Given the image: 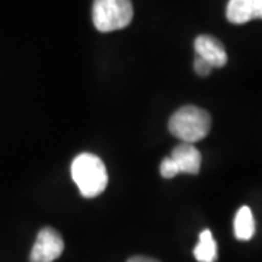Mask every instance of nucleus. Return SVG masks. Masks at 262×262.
<instances>
[{
    "label": "nucleus",
    "mask_w": 262,
    "mask_h": 262,
    "mask_svg": "<svg viewBox=\"0 0 262 262\" xmlns=\"http://www.w3.org/2000/svg\"><path fill=\"white\" fill-rule=\"evenodd\" d=\"M72 178L86 198L102 194L108 185V172L103 162L92 153L76 156L72 163Z\"/></svg>",
    "instance_id": "1"
},
{
    "label": "nucleus",
    "mask_w": 262,
    "mask_h": 262,
    "mask_svg": "<svg viewBox=\"0 0 262 262\" xmlns=\"http://www.w3.org/2000/svg\"><path fill=\"white\" fill-rule=\"evenodd\" d=\"M211 128V117L206 110L194 105L179 108L169 120V131L184 143L203 140Z\"/></svg>",
    "instance_id": "2"
},
{
    "label": "nucleus",
    "mask_w": 262,
    "mask_h": 262,
    "mask_svg": "<svg viewBox=\"0 0 262 262\" xmlns=\"http://www.w3.org/2000/svg\"><path fill=\"white\" fill-rule=\"evenodd\" d=\"M131 0H95L92 19L99 32H113L125 28L133 20Z\"/></svg>",
    "instance_id": "3"
},
{
    "label": "nucleus",
    "mask_w": 262,
    "mask_h": 262,
    "mask_svg": "<svg viewBox=\"0 0 262 262\" xmlns=\"http://www.w3.org/2000/svg\"><path fill=\"white\" fill-rule=\"evenodd\" d=\"M64 251L61 234L53 227H44L38 232L35 244L29 255V262H54Z\"/></svg>",
    "instance_id": "4"
},
{
    "label": "nucleus",
    "mask_w": 262,
    "mask_h": 262,
    "mask_svg": "<svg viewBox=\"0 0 262 262\" xmlns=\"http://www.w3.org/2000/svg\"><path fill=\"white\" fill-rule=\"evenodd\" d=\"M196 57L206 60L213 69L223 67L227 63V53L225 46L211 35H200L195 38L194 42Z\"/></svg>",
    "instance_id": "5"
},
{
    "label": "nucleus",
    "mask_w": 262,
    "mask_h": 262,
    "mask_svg": "<svg viewBox=\"0 0 262 262\" xmlns=\"http://www.w3.org/2000/svg\"><path fill=\"white\" fill-rule=\"evenodd\" d=\"M226 18L236 25H242L252 19H262V0H229Z\"/></svg>",
    "instance_id": "6"
},
{
    "label": "nucleus",
    "mask_w": 262,
    "mask_h": 262,
    "mask_svg": "<svg viewBox=\"0 0 262 262\" xmlns=\"http://www.w3.org/2000/svg\"><path fill=\"white\" fill-rule=\"evenodd\" d=\"M177 165L179 173H191L195 175L201 168V153L191 143H182L172 150L169 156Z\"/></svg>",
    "instance_id": "7"
},
{
    "label": "nucleus",
    "mask_w": 262,
    "mask_h": 262,
    "mask_svg": "<svg viewBox=\"0 0 262 262\" xmlns=\"http://www.w3.org/2000/svg\"><path fill=\"white\" fill-rule=\"evenodd\" d=\"M234 236L239 241H251L255 234V219L248 206L241 207L234 215Z\"/></svg>",
    "instance_id": "8"
},
{
    "label": "nucleus",
    "mask_w": 262,
    "mask_h": 262,
    "mask_svg": "<svg viewBox=\"0 0 262 262\" xmlns=\"http://www.w3.org/2000/svg\"><path fill=\"white\" fill-rule=\"evenodd\" d=\"M194 256L198 262L217 261V244L211 232L206 229L200 233V239L194 249Z\"/></svg>",
    "instance_id": "9"
},
{
    "label": "nucleus",
    "mask_w": 262,
    "mask_h": 262,
    "mask_svg": "<svg viewBox=\"0 0 262 262\" xmlns=\"http://www.w3.org/2000/svg\"><path fill=\"white\" fill-rule=\"evenodd\" d=\"M178 173V168H177V165L173 163V160L170 159V158H165V159L162 160V163H160V175L163 178L170 179L173 178V177H177Z\"/></svg>",
    "instance_id": "10"
},
{
    "label": "nucleus",
    "mask_w": 262,
    "mask_h": 262,
    "mask_svg": "<svg viewBox=\"0 0 262 262\" xmlns=\"http://www.w3.org/2000/svg\"><path fill=\"white\" fill-rule=\"evenodd\" d=\"M194 70H195V73L198 76L206 77V76L211 73L213 67L208 64L206 60H203L201 57H195V60H194Z\"/></svg>",
    "instance_id": "11"
},
{
    "label": "nucleus",
    "mask_w": 262,
    "mask_h": 262,
    "mask_svg": "<svg viewBox=\"0 0 262 262\" xmlns=\"http://www.w3.org/2000/svg\"><path fill=\"white\" fill-rule=\"evenodd\" d=\"M127 262H159L158 259H153V258H149V256H141V255H139V256H133V258H130Z\"/></svg>",
    "instance_id": "12"
}]
</instances>
